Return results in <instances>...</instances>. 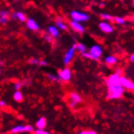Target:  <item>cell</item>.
Listing matches in <instances>:
<instances>
[{
    "label": "cell",
    "instance_id": "28",
    "mask_svg": "<svg viewBox=\"0 0 134 134\" xmlns=\"http://www.w3.org/2000/svg\"><path fill=\"white\" fill-rule=\"evenodd\" d=\"M35 132H37V134H51V133H50V132H46V131H44V130H42V129H38L36 130Z\"/></svg>",
    "mask_w": 134,
    "mask_h": 134
},
{
    "label": "cell",
    "instance_id": "24",
    "mask_svg": "<svg viewBox=\"0 0 134 134\" xmlns=\"http://www.w3.org/2000/svg\"><path fill=\"white\" fill-rule=\"evenodd\" d=\"M0 18L8 19V12H7V11H2V12H0Z\"/></svg>",
    "mask_w": 134,
    "mask_h": 134
},
{
    "label": "cell",
    "instance_id": "37",
    "mask_svg": "<svg viewBox=\"0 0 134 134\" xmlns=\"http://www.w3.org/2000/svg\"><path fill=\"white\" fill-rule=\"evenodd\" d=\"M34 134H37V132H35V133H34Z\"/></svg>",
    "mask_w": 134,
    "mask_h": 134
},
{
    "label": "cell",
    "instance_id": "14",
    "mask_svg": "<svg viewBox=\"0 0 134 134\" xmlns=\"http://www.w3.org/2000/svg\"><path fill=\"white\" fill-rule=\"evenodd\" d=\"M46 120L44 117L40 118L36 123V126L38 129H43L46 127Z\"/></svg>",
    "mask_w": 134,
    "mask_h": 134
},
{
    "label": "cell",
    "instance_id": "7",
    "mask_svg": "<svg viewBox=\"0 0 134 134\" xmlns=\"http://www.w3.org/2000/svg\"><path fill=\"white\" fill-rule=\"evenodd\" d=\"M120 76L119 74L114 73L111 75L107 80V85H120Z\"/></svg>",
    "mask_w": 134,
    "mask_h": 134
},
{
    "label": "cell",
    "instance_id": "10",
    "mask_svg": "<svg viewBox=\"0 0 134 134\" xmlns=\"http://www.w3.org/2000/svg\"><path fill=\"white\" fill-rule=\"evenodd\" d=\"M70 25H71V28L77 33H84L85 32V28L81 25V23L72 20L70 22Z\"/></svg>",
    "mask_w": 134,
    "mask_h": 134
},
{
    "label": "cell",
    "instance_id": "21",
    "mask_svg": "<svg viewBox=\"0 0 134 134\" xmlns=\"http://www.w3.org/2000/svg\"><path fill=\"white\" fill-rule=\"evenodd\" d=\"M100 16L102 20H112V16L111 15H109V14H106V13H102L100 15Z\"/></svg>",
    "mask_w": 134,
    "mask_h": 134
},
{
    "label": "cell",
    "instance_id": "32",
    "mask_svg": "<svg viewBox=\"0 0 134 134\" xmlns=\"http://www.w3.org/2000/svg\"><path fill=\"white\" fill-rule=\"evenodd\" d=\"M130 61H131L132 63L134 62V54H131V56H130Z\"/></svg>",
    "mask_w": 134,
    "mask_h": 134
},
{
    "label": "cell",
    "instance_id": "35",
    "mask_svg": "<svg viewBox=\"0 0 134 134\" xmlns=\"http://www.w3.org/2000/svg\"><path fill=\"white\" fill-rule=\"evenodd\" d=\"M100 7H105V3H100Z\"/></svg>",
    "mask_w": 134,
    "mask_h": 134
},
{
    "label": "cell",
    "instance_id": "11",
    "mask_svg": "<svg viewBox=\"0 0 134 134\" xmlns=\"http://www.w3.org/2000/svg\"><path fill=\"white\" fill-rule=\"evenodd\" d=\"M27 26L29 29L33 31H37L39 29L38 24L34 19H29L27 21Z\"/></svg>",
    "mask_w": 134,
    "mask_h": 134
},
{
    "label": "cell",
    "instance_id": "17",
    "mask_svg": "<svg viewBox=\"0 0 134 134\" xmlns=\"http://www.w3.org/2000/svg\"><path fill=\"white\" fill-rule=\"evenodd\" d=\"M13 98L15 101H16L18 102H22L23 100V94L20 90H16L14 93V95H13Z\"/></svg>",
    "mask_w": 134,
    "mask_h": 134
},
{
    "label": "cell",
    "instance_id": "34",
    "mask_svg": "<svg viewBox=\"0 0 134 134\" xmlns=\"http://www.w3.org/2000/svg\"><path fill=\"white\" fill-rule=\"evenodd\" d=\"M89 134H98V133L94 131H89Z\"/></svg>",
    "mask_w": 134,
    "mask_h": 134
},
{
    "label": "cell",
    "instance_id": "4",
    "mask_svg": "<svg viewBox=\"0 0 134 134\" xmlns=\"http://www.w3.org/2000/svg\"><path fill=\"white\" fill-rule=\"evenodd\" d=\"M90 55H91V59H94V60H98L102 54V47L98 45H94L93 46L90 50Z\"/></svg>",
    "mask_w": 134,
    "mask_h": 134
},
{
    "label": "cell",
    "instance_id": "16",
    "mask_svg": "<svg viewBox=\"0 0 134 134\" xmlns=\"http://www.w3.org/2000/svg\"><path fill=\"white\" fill-rule=\"evenodd\" d=\"M25 131V125H18L15 126L12 129V133H18V132H23Z\"/></svg>",
    "mask_w": 134,
    "mask_h": 134
},
{
    "label": "cell",
    "instance_id": "3",
    "mask_svg": "<svg viewBox=\"0 0 134 134\" xmlns=\"http://www.w3.org/2000/svg\"><path fill=\"white\" fill-rule=\"evenodd\" d=\"M71 17H72V20L76 22H85L87 21L90 19V15L85 12H78V11H73L71 12Z\"/></svg>",
    "mask_w": 134,
    "mask_h": 134
},
{
    "label": "cell",
    "instance_id": "29",
    "mask_svg": "<svg viewBox=\"0 0 134 134\" xmlns=\"http://www.w3.org/2000/svg\"><path fill=\"white\" fill-rule=\"evenodd\" d=\"M39 65H41V66H46L47 65V62L44 59L42 60H40V62H39Z\"/></svg>",
    "mask_w": 134,
    "mask_h": 134
},
{
    "label": "cell",
    "instance_id": "30",
    "mask_svg": "<svg viewBox=\"0 0 134 134\" xmlns=\"http://www.w3.org/2000/svg\"><path fill=\"white\" fill-rule=\"evenodd\" d=\"M8 20V19H6V18H0V24H2V25H4L6 24Z\"/></svg>",
    "mask_w": 134,
    "mask_h": 134
},
{
    "label": "cell",
    "instance_id": "19",
    "mask_svg": "<svg viewBox=\"0 0 134 134\" xmlns=\"http://www.w3.org/2000/svg\"><path fill=\"white\" fill-rule=\"evenodd\" d=\"M76 50L79 51L81 54L85 52L86 51V47L84 44L82 43H78V44H76Z\"/></svg>",
    "mask_w": 134,
    "mask_h": 134
},
{
    "label": "cell",
    "instance_id": "8",
    "mask_svg": "<svg viewBox=\"0 0 134 134\" xmlns=\"http://www.w3.org/2000/svg\"><path fill=\"white\" fill-rule=\"evenodd\" d=\"M120 85L125 89H128V90H134L133 82L132 81H130L129 79L126 78L124 76H120Z\"/></svg>",
    "mask_w": 134,
    "mask_h": 134
},
{
    "label": "cell",
    "instance_id": "23",
    "mask_svg": "<svg viewBox=\"0 0 134 134\" xmlns=\"http://www.w3.org/2000/svg\"><path fill=\"white\" fill-rule=\"evenodd\" d=\"M39 62H40V60H39L37 58H32L29 59V64H34V65H39Z\"/></svg>",
    "mask_w": 134,
    "mask_h": 134
},
{
    "label": "cell",
    "instance_id": "26",
    "mask_svg": "<svg viewBox=\"0 0 134 134\" xmlns=\"http://www.w3.org/2000/svg\"><path fill=\"white\" fill-rule=\"evenodd\" d=\"M34 129L32 125H25V132H34Z\"/></svg>",
    "mask_w": 134,
    "mask_h": 134
},
{
    "label": "cell",
    "instance_id": "9",
    "mask_svg": "<svg viewBox=\"0 0 134 134\" xmlns=\"http://www.w3.org/2000/svg\"><path fill=\"white\" fill-rule=\"evenodd\" d=\"M99 28L102 32H104L106 34H111L114 31V28L110 25L109 23L105 22V21L101 22L99 24Z\"/></svg>",
    "mask_w": 134,
    "mask_h": 134
},
{
    "label": "cell",
    "instance_id": "27",
    "mask_svg": "<svg viewBox=\"0 0 134 134\" xmlns=\"http://www.w3.org/2000/svg\"><path fill=\"white\" fill-rule=\"evenodd\" d=\"M21 86H22V84L20 82H17V83H15V85H14V89L15 90H20V88H21Z\"/></svg>",
    "mask_w": 134,
    "mask_h": 134
},
{
    "label": "cell",
    "instance_id": "18",
    "mask_svg": "<svg viewBox=\"0 0 134 134\" xmlns=\"http://www.w3.org/2000/svg\"><path fill=\"white\" fill-rule=\"evenodd\" d=\"M118 59L115 57V56H107L106 59H105V62L107 63V64H111V65H113V64H115L117 63Z\"/></svg>",
    "mask_w": 134,
    "mask_h": 134
},
{
    "label": "cell",
    "instance_id": "15",
    "mask_svg": "<svg viewBox=\"0 0 134 134\" xmlns=\"http://www.w3.org/2000/svg\"><path fill=\"white\" fill-rule=\"evenodd\" d=\"M55 25H56L57 28H59L61 30H66L67 29V25L64 22H63V20L60 17L57 18V21L55 23Z\"/></svg>",
    "mask_w": 134,
    "mask_h": 134
},
{
    "label": "cell",
    "instance_id": "5",
    "mask_svg": "<svg viewBox=\"0 0 134 134\" xmlns=\"http://www.w3.org/2000/svg\"><path fill=\"white\" fill-rule=\"evenodd\" d=\"M75 51H76V44H74L72 47H70L68 49V51H67V53L65 54L64 58V65H68L72 60L74 58L75 55Z\"/></svg>",
    "mask_w": 134,
    "mask_h": 134
},
{
    "label": "cell",
    "instance_id": "6",
    "mask_svg": "<svg viewBox=\"0 0 134 134\" xmlns=\"http://www.w3.org/2000/svg\"><path fill=\"white\" fill-rule=\"evenodd\" d=\"M58 76L59 78V80L68 81L70 80L71 77H72V72H71V70L68 68H65L64 69H62L61 71H59Z\"/></svg>",
    "mask_w": 134,
    "mask_h": 134
},
{
    "label": "cell",
    "instance_id": "20",
    "mask_svg": "<svg viewBox=\"0 0 134 134\" xmlns=\"http://www.w3.org/2000/svg\"><path fill=\"white\" fill-rule=\"evenodd\" d=\"M114 20H115V23H117L118 25H124V24L126 23L125 19H124V18H123V17L116 16V17H115V18H114Z\"/></svg>",
    "mask_w": 134,
    "mask_h": 134
},
{
    "label": "cell",
    "instance_id": "25",
    "mask_svg": "<svg viewBox=\"0 0 134 134\" xmlns=\"http://www.w3.org/2000/svg\"><path fill=\"white\" fill-rule=\"evenodd\" d=\"M45 39H46V41L47 42L51 43L52 41H53V37H52L51 34H46V35H45Z\"/></svg>",
    "mask_w": 134,
    "mask_h": 134
},
{
    "label": "cell",
    "instance_id": "13",
    "mask_svg": "<svg viewBox=\"0 0 134 134\" xmlns=\"http://www.w3.org/2000/svg\"><path fill=\"white\" fill-rule=\"evenodd\" d=\"M48 32L49 34H51L53 37H59V29L56 26H50L48 28Z\"/></svg>",
    "mask_w": 134,
    "mask_h": 134
},
{
    "label": "cell",
    "instance_id": "31",
    "mask_svg": "<svg viewBox=\"0 0 134 134\" xmlns=\"http://www.w3.org/2000/svg\"><path fill=\"white\" fill-rule=\"evenodd\" d=\"M6 102H4V101H0V107H6Z\"/></svg>",
    "mask_w": 134,
    "mask_h": 134
},
{
    "label": "cell",
    "instance_id": "12",
    "mask_svg": "<svg viewBox=\"0 0 134 134\" xmlns=\"http://www.w3.org/2000/svg\"><path fill=\"white\" fill-rule=\"evenodd\" d=\"M12 17L13 19H16L21 22H25L26 21V16L24 14L23 12H15L12 15Z\"/></svg>",
    "mask_w": 134,
    "mask_h": 134
},
{
    "label": "cell",
    "instance_id": "33",
    "mask_svg": "<svg viewBox=\"0 0 134 134\" xmlns=\"http://www.w3.org/2000/svg\"><path fill=\"white\" fill-rule=\"evenodd\" d=\"M79 134H89V131H83Z\"/></svg>",
    "mask_w": 134,
    "mask_h": 134
},
{
    "label": "cell",
    "instance_id": "1",
    "mask_svg": "<svg viewBox=\"0 0 134 134\" xmlns=\"http://www.w3.org/2000/svg\"><path fill=\"white\" fill-rule=\"evenodd\" d=\"M108 86V94L107 98L109 99H118L120 98L124 93V88L120 85H107Z\"/></svg>",
    "mask_w": 134,
    "mask_h": 134
},
{
    "label": "cell",
    "instance_id": "36",
    "mask_svg": "<svg viewBox=\"0 0 134 134\" xmlns=\"http://www.w3.org/2000/svg\"><path fill=\"white\" fill-rule=\"evenodd\" d=\"M0 74H1V69H0Z\"/></svg>",
    "mask_w": 134,
    "mask_h": 134
},
{
    "label": "cell",
    "instance_id": "22",
    "mask_svg": "<svg viewBox=\"0 0 134 134\" xmlns=\"http://www.w3.org/2000/svg\"><path fill=\"white\" fill-rule=\"evenodd\" d=\"M47 77H48L50 80L52 81H58L59 80V78L58 76H55V75H54V74H51V73L47 75Z\"/></svg>",
    "mask_w": 134,
    "mask_h": 134
},
{
    "label": "cell",
    "instance_id": "2",
    "mask_svg": "<svg viewBox=\"0 0 134 134\" xmlns=\"http://www.w3.org/2000/svg\"><path fill=\"white\" fill-rule=\"evenodd\" d=\"M68 102H69V106L72 109L76 108L79 104L82 102V98L80 96V94H78L76 92H72L69 95V99H68Z\"/></svg>",
    "mask_w": 134,
    "mask_h": 134
}]
</instances>
